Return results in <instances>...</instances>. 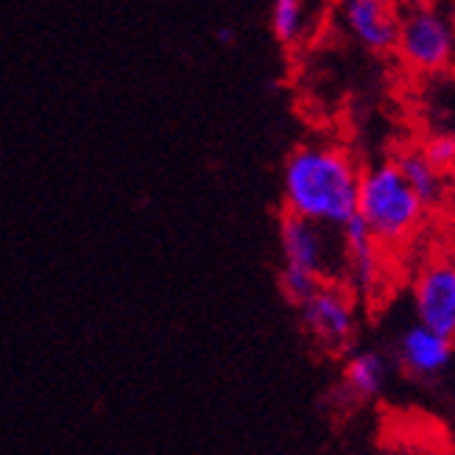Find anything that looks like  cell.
<instances>
[{"label": "cell", "mask_w": 455, "mask_h": 455, "mask_svg": "<svg viewBox=\"0 0 455 455\" xmlns=\"http://www.w3.org/2000/svg\"><path fill=\"white\" fill-rule=\"evenodd\" d=\"M417 322L455 344V260L430 263L413 288Z\"/></svg>", "instance_id": "4"}, {"label": "cell", "mask_w": 455, "mask_h": 455, "mask_svg": "<svg viewBox=\"0 0 455 455\" xmlns=\"http://www.w3.org/2000/svg\"><path fill=\"white\" fill-rule=\"evenodd\" d=\"M358 188L361 171L347 151L330 146L296 148L283 171L285 212L324 229H341L358 215Z\"/></svg>", "instance_id": "1"}, {"label": "cell", "mask_w": 455, "mask_h": 455, "mask_svg": "<svg viewBox=\"0 0 455 455\" xmlns=\"http://www.w3.org/2000/svg\"><path fill=\"white\" fill-rule=\"evenodd\" d=\"M344 20L349 31L371 51L397 45L400 23L394 0H344Z\"/></svg>", "instance_id": "7"}, {"label": "cell", "mask_w": 455, "mask_h": 455, "mask_svg": "<svg viewBox=\"0 0 455 455\" xmlns=\"http://www.w3.org/2000/svg\"><path fill=\"white\" fill-rule=\"evenodd\" d=\"M302 324L305 330L319 341L324 349H347L355 341L358 332V315H355V305L347 296V291L324 285L319 293L307 299L302 307Z\"/></svg>", "instance_id": "3"}, {"label": "cell", "mask_w": 455, "mask_h": 455, "mask_svg": "<svg viewBox=\"0 0 455 455\" xmlns=\"http://www.w3.org/2000/svg\"><path fill=\"white\" fill-rule=\"evenodd\" d=\"M452 352H455L452 341L442 339L439 332L427 330L419 322L411 324L400 335V344H397L400 363L413 378H436V374H442L450 366Z\"/></svg>", "instance_id": "8"}, {"label": "cell", "mask_w": 455, "mask_h": 455, "mask_svg": "<svg viewBox=\"0 0 455 455\" xmlns=\"http://www.w3.org/2000/svg\"><path fill=\"white\" fill-rule=\"evenodd\" d=\"M394 163H397V168L403 171L411 190L419 196V202L425 204V210L442 204L444 190H447L444 188V173L433 168L422 151H403Z\"/></svg>", "instance_id": "11"}, {"label": "cell", "mask_w": 455, "mask_h": 455, "mask_svg": "<svg viewBox=\"0 0 455 455\" xmlns=\"http://www.w3.org/2000/svg\"><path fill=\"white\" fill-rule=\"evenodd\" d=\"M219 39H221L224 45H232V39H235V31H232V28H221V31H219Z\"/></svg>", "instance_id": "14"}, {"label": "cell", "mask_w": 455, "mask_h": 455, "mask_svg": "<svg viewBox=\"0 0 455 455\" xmlns=\"http://www.w3.org/2000/svg\"><path fill=\"white\" fill-rule=\"evenodd\" d=\"M425 204L411 190L397 163H380L361 173L358 215L380 243H400L419 227Z\"/></svg>", "instance_id": "2"}, {"label": "cell", "mask_w": 455, "mask_h": 455, "mask_svg": "<svg viewBox=\"0 0 455 455\" xmlns=\"http://www.w3.org/2000/svg\"><path fill=\"white\" fill-rule=\"evenodd\" d=\"M427 156V163L436 168V171H450L455 165V137L450 134H439V137H433V140L425 146L422 151Z\"/></svg>", "instance_id": "13"}, {"label": "cell", "mask_w": 455, "mask_h": 455, "mask_svg": "<svg viewBox=\"0 0 455 455\" xmlns=\"http://www.w3.org/2000/svg\"><path fill=\"white\" fill-rule=\"evenodd\" d=\"M386 378H388V363L374 349L355 352L344 366V386L358 400L378 397L380 388L386 386Z\"/></svg>", "instance_id": "10"}, {"label": "cell", "mask_w": 455, "mask_h": 455, "mask_svg": "<svg viewBox=\"0 0 455 455\" xmlns=\"http://www.w3.org/2000/svg\"><path fill=\"white\" fill-rule=\"evenodd\" d=\"M327 229L319 224H310L305 219H296V215L285 212L280 221V246L285 266L293 271H305L310 276H319L327 280L330 271V254H327Z\"/></svg>", "instance_id": "6"}, {"label": "cell", "mask_w": 455, "mask_h": 455, "mask_svg": "<svg viewBox=\"0 0 455 455\" xmlns=\"http://www.w3.org/2000/svg\"><path fill=\"white\" fill-rule=\"evenodd\" d=\"M397 48L408 65L419 70H439L450 62L452 31L442 14L419 9L400 23Z\"/></svg>", "instance_id": "5"}, {"label": "cell", "mask_w": 455, "mask_h": 455, "mask_svg": "<svg viewBox=\"0 0 455 455\" xmlns=\"http://www.w3.org/2000/svg\"><path fill=\"white\" fill-rule=\"evenodd\" d=\"M271 28L280 43H293L302 28V0H274Z\"/></svg>", "instance_id": "12"}, {"label": "cell", "mask_w": 455, "mask_h": 455, "mask_svg": "<svg viewBox=\"0 0 455 455\" xmlns=\"http://www.w3.org/2000/svg\"><path fill=\"white\" fill-rule=\"evenodd\" d=\"M341 246H344V263H347L352 283L363 291H371V285L378 283V274H380L378 241L371 237L361 215H355L352 221L341 227Z\"/></svg>", "instance_id": "9"}]
</instances>
